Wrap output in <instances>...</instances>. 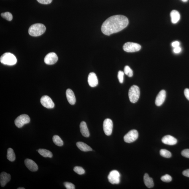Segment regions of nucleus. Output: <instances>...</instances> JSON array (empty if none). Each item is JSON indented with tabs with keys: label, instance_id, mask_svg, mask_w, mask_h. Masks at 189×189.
I'll return each mask as SVG.
<instances>
[{
	"label": "nucleus",
	"instance_id": "f257e3e1",
	"mask_svg": "<svg viewBox=\"0 0 189 189\" xmlns=\"http://www.w3.org/2000/svg\"><path fill=\"white\" fill-rule=\"evenodd\" d=\"M128 20L125 16L117 15L112 16L103 23L101 31L105 35L110 36L119 32L128 26Z\"/></svg>",
	"mask_w": 189,
	"mask_h": 189
},
{
	"label": "nucleus",
	"instance_id": "f03ea898",
	"mask_svg": "<svg viewBox=\"0 0 189 189\" xmlns=\"http://www.w3.org/2000/svg\"><path fill=\"white\" fill-rule=\"evenodd\" d=\"M46 30V27L43 24H35L30 27L28 33L32 36H38L43 34Z\"/></svg>",
	"mask_w": 189,
	"mask_h": 189
},
{
	"label": "nucleus",
	"instance_id": "7ed1b4c3",
	"mask_svg": "<svg viewBox=\"0 0 189 189\" xmlns=\"http://www.w3.org/2000/svg\"><path fill=\"white\" fill-rule=\"evenodd\" d=\"M0 61L3 64L13 66L15 65L17 62L16 58L13 54L10 53H6L1 55Z\"/></svg>",
	"mask_w": 189,
	"mask_h": 189
},
{
	"label": "nucleus",
	"instance_id": "20e7f679",
	"mask_svg": "<svg viewBox=\"0 0 189 189\" xmlns=\"http://www.w3.org/2000/svg\"><path fill=\"white\" fill-rule=\"evenodd\" d=\"M128 97L130 101L132 103H135L139 100L140 91L139 87L133 85L130 87L128 91Z\"/></svg>",
	"mask_w": 189,
	"mask_h": 189
},
{
	"label": "nucleus",
	"instance_id": "39448f33",
	"mask_svg": "<svg viewBox=\"0 0 189 189\" xmlns=\"http://www.w3.org/2000/svg\"><path fill=\"white\" fill-rule=\"evenodd\" d=\"M141 48V46L140 44L132 42H126L124 44L123 46V50L128 53L139 51Z\"/></svg>",
	"mask_w": 189,
	"mask_h": 189
},
{
	"label": "nucleus",
	"instance_id": "423d86ee",
	"mask_svg": "<svg viewBox=\"0 0 189 189\" xmlns=\"http://www.w3.org/2000/svg\"><path fill=\"white\" fill-rule=\"evenodd\" d=\"M30 118L29 116L26 114H23L17 117L15 121V126L18 128H21L25 124L29 123Z\"/></svg>",
	"mask_w": 189,
	"mask_h": 189
},
{
	"label": "nucleus",
	"instance_id": "0eeeda50",
	"mask_svg": "<svg viewBox=\"0 0 189 189\" xmlns=\"http://www.w3.org/2000/svg\"><path fill=\"white\" fill-rule=\"evenodd\" d=\"M139 137V133L137 130H132L128 132L124 137L125 142L127 143H131L134 142Z\"/></svg>",
	"mask_w": 189,
	"mask_h": 189
},
{
	"label": "nucleus",
	"instance_id": "6e6552de",
	"mask_svg": "<svg viewBox=\"0 0 189 189\" xmlns=\"http://www.w3.org/2000/svg\"><path fill=\"white\" fill-rule=\"evenodd\" d=\"M120 174L116 170L111 171L108 176L109 182L112 184H118L120 182Z\"/></svg>",
	"mask_w": 189,
	"mask_h": 189
},
{
	"label": "nucleus",
	"instance_id": "1a4fd4ad",
	"mask_svg": "<svg viewBox=\"0 0 189 189\" xmlns=\"http://www.w3.org/2000/svg\"><path fill=\"white\" fill-rule=\"evenodd\" d=\"M103 128L106 135L110 136L112 134L113 129V122L110 119L107 118L104 120Z\"/></svg>",
	"mask_w": 189,
	"mask_h": 189
},
{
	"label": "nucleus",
	"instance_id": "9d476101",
	"mask_svg": "<svg viewBox=\"0 0 189 189\" xmlns=\"http://www.w3.org/2000/svg\"><path fill=\"white\" fill-rule=\"evenodd\" d=\"M41 104L47 109H52L54 107V104L50 97L44 95L40 99Z\"/></svg>",
	"mask_w": 189,
	"mask_h": 189
},
{
	"label": "nucleus",
	"instance_id": "9b49d317",
	"mask_svg": "<svg viewBox=\"0 0 189 189\" xmlns=\"http://www.w3.org/2000/svg\"><path fill=\"white\" fill-rule=\"evenodd\" d=\"M58 59V57L56 54L54 52H51L46 55L44 59V62L46 64L52 65L56 63Z\"/></svg>",
	"mask_w": 189,
	"mask_h": 189
},
{
	"label": "nucleus",
	"instance_id": "f8f14e48",
	"mask_svg": "<svg viewBox=\"0 0 189 189\" xmlns=\"http://www.w3.org/2000/svg\"><path fill=\"white\" fill-rule=\"evenodd\" d=\"M166 97V92L164 90H161L156 97L155 100V105L160 106L164 102Z\"/></svg>",
	"mask_w": 189,
	"mask_h": 189
},
{
	"label": "nucleus",
	"instance_id": "ddd939ff",
	"mask_svg": "<svg viewBox=\"0 0 189 189\" xmlns=\"http://www.w3.org/2000/svg\"><path fill=\"white\" fill-rule=\"evenodd\" d=\"M88 81L89 85L91 87H94L98 85V77L95 73L91 72L89 74Z\"/></svg>",
	"mask_w": 189,
	"mask_h": 189
},
{
	"label": "nucleus",
	"instance_id": "4468645a",
	"mask_svg": "<svg viewBox=\"0 0 189 189\" xmlns=\"http://www.w3.org/2000/svg\"><path fill=\"white\" fill-rule=\"evenodd\" d=\"M25 164L30 171L35 172L38 169L37 164L32 160L26 159L25 160Z\"/></svg>",
	"mask_w": 189,
	"mask_h": 189
},
{
	"label": "nucleus",
	"instance_id": "2eb2a0df",
	"mask_svg": "<svg viewBox=\"0 0 189 189\" xmlns=\"http://www.w3.org/2000/svg\"><path fill=\"white\" fill-rule=\"evenodd\" d=\"M162 142L166 145H174L177 143V140L174 137L168 135L163 137L162 139Z\"/></svg>",
	"mask_w": 189,
	"mask_h": 189
},
{
	"label": "nucleus",
	"instance_id": "dca6fc26",
	"mask_svg": "<svg viewBox=\"0 0 189 189\" xmlns=\"http://www.w3.org/2000/svg\"><path fill=\"white\" fill-rule=\"evenodd\" d=\"M11 180V175L5 172L1 173L0 175V183L1 187H4Z\"/></svg>",
	"mask_w": 189,
	"mask_h": 189
},
{
	"label": "nucleus",
	"instance_id": "f3484780",
	"mask_svg": "<svg viewBox=\"0 0 189 189\" xmlns=\"http://www.w3.org/2000/svg\"><path fill=\"white\" fill-rule=\"evenodd\" d=\"M66 95L68 102L71 105H74L76 102V98L74 92L70 89L66 90Z\"/></svg>",
	"mask_w": 189,
	"mask_h": 189
},
{
	"label": "nucleus",
	"instance_id": "a211bd4d",
	"mask_svg": "<svg viewBox=\"0 0 189 189\" xmlns=\"http://www.w3.org/2000/svg\"><path fill=\"white\" fill-rule=\"evenodd\" d=\"M80 127V132L82 136L85 137H88L90 136V133L85 122L84 121L81 122Z\"/></svg>",
	"mask_w": 189,
	"mask_h": 189
},
{
	"label": "nucleus",
	"instance_id": "6ab92c4d",
	"mask_svg": "<svg viewBox=\"0 0 189 189\" xmlns=\"http://www.w3.org/2000/svg\"><path fill=\"white\" fill-rule=\"evenodd\" d=\"M170 16L171 19V22L173 24L177 23L179 21L180 18V13L177 11L174 10L171 12Z\"/></svg>",
	"mask_w": 189,
	"mask_h": 189
},
{
	"label": "nucleus",
	"instance_id": "aec40b11",
	"mask_svg": "<svg viewBox=\"0 0 189 189\" xmlns=\"http://www.w3.org/2000/svg\"><path fill=\"white\" fill-rule=\"evenodd\" d=\"M144 184L148 188H151L154 186V182L152 178L149 177V175L145 174L144 177Z\"/></svg>",
	"mask_w": 189,
	"mask_h": 189
},
{
	"label": "nucleus",
	"instance_id": "412c9836",
	"mask_svg": "<svg viewBox=\"0 0 189 189\" xmlns=\"http://www.w3.org/2000/svg\"><path fill=\"white\" fill-rule=\"evenodd\" d=\"M76 144L77 147L82 151L88 152L92 151L91 147L83 142H78Z\"/></svg>",
	"mask_w": 189,
	"mask_h": 189
},
{
	"label": "nucleus",
	"instance_id": "4be33fe9",
	"mask_svg": "<svg viewBox=\"0 0 189 189\" xmlns=\"http://www.w3.org/2000/svg\"><path fill=\"white\" fill-rule=\"evenodd\" d=\"M38 152L41 155L44 157H48L51 158L53 157V154L50 151L44 149H39Z\"/></svg>",
	"mask_w": 189,
	"mask_h": 189
},
{
	"label": "nucleus",
	"instance_id": "5701e85b",
	"mask_svg": "<svg viewBox=\"0 0 189 189\" xmlns=\"http://www.w3.org/2000/svg\"><path fill=\"white\" fill-rule=\"evenodd\" d=\"M7 158L9 161L13 162L15 159V155L13 149L9 148L7 150Z\"/></svg>",
	"mask_w": 189,
	"mask_h": 189
},
{
	"label": "nucleus",
	"instance_id": "b1692460",
	"mask_svg": "<svg viewBox=\"0 0 189 189\" xmlns=\"http://www.w3.org/2000/svg\"><path fill=\"white\" fill-rule=\"evenodd\" d=\"M53 142L55 145L59 147H62L63 145V142L59 136H54L53 137Z\"/></svg>",
	"mask_w": 189,
	"mask_h": 189
},
{
	"label": "nucleus",
	"instance_id": "393cba45",
	"mask_svg": "<svg viewBox=\"0 0 189 189\" xmlns=\"http://www.w3.org/2000/svg\"><path fill=\"white\" fill-rule=\"evenodd\" d=\"M160 153L161 156L165 158H169L172 156L171 152L165 149H161L160 150Z\"/></svg>",
	"mask_w": 189,
	"mask_h": 189
},
{
	"label": "nucleus",
	"instance_id": "a878e982",
	"mask_svg": "<svg viewBox=\"0 0 189 189\" xmlns=\"http://www.w3.org/2000/svg\"><path fill=\"white\" fill-rule=\"evenodd\" d=\"M1 16L3 18L6 19L8 21H10L12 20L13 16L10 12H6L3 13L1 14Z\"/></svg>",
	"mask_w": 189,
	"mask_h": 189
},
{
	"label": "nucleus",
	"instance_id": "bb28decb",
	"mask_svg": "<svg viewBox=\"0 0 189 189\" xmlns=\"http://www.w3.org/2000/svg\"><path fill=\"white\" fill-rule=\"evenodd\" d=\"M124 73L129 77H132L133 75V71L128 66L125 67Z\"/></svg>",
	"mask_w": 189,
	"mask_h": 189
},
{
	"label": "nucleus",
	"instance_id": "cd10ccee",
	"mask_svg": "<svg viewBox=\"0 0 189 189\" xmlns=\"http://www.w3.org/2000/svg\"><path fill=\"white\" fill-rule=\"evenodd\" d=\"M74 171L79 175L83 174L85 172L83 168L80 166H75L74 168Z\"/></svg>",
	"mask_w": 189,
	"mask_h": 189
},
{
	"label": "nucleus",
	"instance_id": "c85d7f7f",
	"mask_svg": "<svg viewBox=\"0 0 189 189\" xmlns=\"http://www.w3.org/2000/svg\"><path fill=\"white\" fill-rule=\"evenodd\" d=\"M161 179L163 182H169L172 180V178L171 176L168 174H166L163 176L161 178Z\"/></svg>",
	"mask_w": 189,
	"mask_h": 189
},
{
	"label": "nucleus",
	"instance_id": "c756f323",
	"mask_svg": "<svg viewBox=\"0 0 189 189\" xmlns=\"http://www.w3.org/2000/svg\"><path fill=\"white\" fill-rule=\"evenodd\" d=\"M124 72L123 71H118V78L119 82L120 83H122L124 81Z\"/></svg>",
	"mask_w": 189,
	"mask_h": 189
},
{
	"label": "nucleus",
	"instance_id": "7c9ffc66",
	"mask_svg": "<svg viewBox=\"0 0 189 189\" xmlns=\"http://www.w3.org/2000/svg\"><path fill=\"white\" fill-rule=\"evenodd\" d=\"M65 186L67 189H75V187L73 184L69 182H65L64 183Z\"/></svg>",
	"mask_w": 189,
	"mask_h": 189
},
{
	"label": "nucleus",
	"instance_id": "2f4dec72",
	"mask_svg": "<svg viewBox=\"0 0 189 189\" xmlns=\"http://www.w3.org/2000/svg\"><path fill=\"white\" fill-rule=\"evenodd\" d=\"M182 155L186 158H189V149H185L182 151Z\"/></svg>",
	"mask_w": 189,
	"mask_h": 189
},
{
	"label": "nucleus",
	"instance_id": "473e14b6",
	"mask_svg": "<svg viewBox=\"0 0 189 189\" xmlns=\"http://www.w3.org/2000/svg\"><path fill=\"white\" fill-rule=\"evenodd\" d=\"M37 1L41 4H48L52 2V0H37Z\"/></svg>",
	"mask_w": 189,
	"mask_h": 189
},
{
	"label": "nucleus",
	"instance_id": "72a5a7b5",
	"mask_svg": "<svg viewBox=\"0 0 189 189\" xmlns=\"http://www.w3.org/2000/svg\"><path fill=\"white\" fill-rule=\"evenodd\" d=\"M184 93L186 98L189 101V89L188 88L185 89L184 90Z\"/></svg>",
	"mask_w": 189,
	"mask_h": 189
},
{
	"label": "nucleus",
	"instance_id": "f704fd0d",
	"mask_svg": "<svg viewBox=\"0 0 189 189\" xmlns=\"http://www.w3.org/2000/svg\"><path fill=\"white\" fill-rule=\"evenodd\" d=\"M182 51V48L178 46L174 48V52L175 53L178 54L180 53Z\"/></svg>",
	"mask_w": 189,
	"mask_h": 189
},
{
	"label": "nucleus",
	"instance_id": "c9c22d12",
	"mask_svg": "<svg viewBox=\"0 0 189 189\" xmlns=\"http://www.w3.org/2000/svg\"><path fill=\"white\" fill-rule=\"evenodd\" d=\"M180 44V42H178V41H175V42H174L172 43V46L173 47L175 48L179 46Z\"/></svg>",
	"mask_w": 189,
	"mask_h": 189
},
{
	"label": "nucleus",
	"instance_id": "e433bc0d",
	"mask_svg": "<svg viewBox=\"0 0 189 189\" xmlns=\"http://www.w3.org/2000/svg\"><path fill=\"white\" fill-rule=\"evenodd\" d=\"M182 174L186 177H189V169L184 171L182 172Z\"/></svg>",
	"mask_w": 189,
	"mask_h": 189
},
{
	"label": "nucleus",
	"instance_id": "4c0bfd02",
	"mask_svg": "<svg viewBox=\"0 0 189 189\" xmlns=\"http://www.w3.org/2000/svg\"><path fill=\"white\" fill-rule=\"evenodd\" d=\"M181 1H183L184 2H186L188 1V0H181Z\"/></svg>",
	"mask_w": 189,
	"mask_h": 189
},
{
	"label": "nucleus",
	"instance_id": "58836bf2",
	"mask_svg": "<svg viewBox=\"0 0 189 189\" xmlns=\"http://www.w3.org/2000/svg\"><path fill=\"white\" fill-rule=\"evenodd\" d=\"M17 189H25V188H23V187H19V188H18Z\"/></svg>",
	"mask_w": 189,
	"mask_h": 189
}]
</instances>
